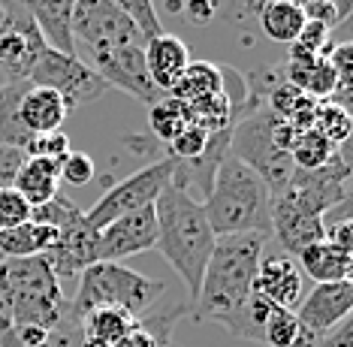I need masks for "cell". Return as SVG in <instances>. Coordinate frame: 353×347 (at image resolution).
Here are the masks:
<instances>
[{"label": "cell", "mask_w": 353, "mask_h": 347, "mask_svg": "<svg viewBox=\"0 0 353 347\" xmlns=\"http://www.w3.org/2000/svg\"><path fill=\"white\" fill-rule=\"evenodd\" d=\"M269 236L242 232V236H218L203 272L196 296V320L221 324L227 333L263 344V326L275 305L254 293V278L260 269Z\"/></svg>", "instance_id": "obj_1"}, {"label": "cell", "mask_w": 353, "mask_h": 347, "mask_svg": "<svg viewBox=\"0 0 353 347\" xmlns=\"http://www.w3.org/2000/svg\"><path fill=\"white\" fill-rule=\"evenodd\" d=\"M154 224H157V251L175 269L181 284L188 287V302L194 305L203 284V272L214 248V230L205 217L203 203L194 190L170 181L163 193L154 199Z\"/></svg>", "instance_id": "obj_2"}, {"label": "cell", "mask_w": 353, "mask_h": 347, "mask_svg": "<svg viewBox=\"0 0 353 347\" xmlns=\"http://www.w3.org/2000/svg\"><path fill=\"white\" fill-rule=\"evenodd\" d=\"M203 208L214 236H242V232L272 236V193L266 181L230 151L218 160Z\"/></svg>", "instance_id": "obj_3"}, {"label": "cell", "mask_w": 353, "mask_h": 347, "mask_svg": "<svg viewBox=\"0 0 353 347\" xmlns=\"http://www.w3.org/2000/svg\"><path fill=\"white\" fill-rule=\"evenodd\" d=\"M163 293L166 284L157 278L133 272L121 263H94L79 275V287L67 302V311L82 320L97 308H121L139 320L142 314L154 311Z\"/></svg>", "instance_id": "obj_4"}, {"label": "cell", "mask_w": 353, "mask_h": 347, "mask_svg": "<svg viewBox=\"0 0 353 347\" xmlns=\"http://www.w3.org/2000/svg\"><path fill=\"white\" fill-rule=\"evenodd\" d=\"M0 284L6 290L15 326L49 329L67 311L61 281L52 275V269L39 254L21 257V260H3L0 263Z\"/></svg>", "instance_id": "obj_5"}, {"label": "cell", "mask_w": 353, "mask_h": 347, "mask_svg": "<svg viewBox=\"0 0 353 347\" xmlns=\"http://www.w3.org/2000/svg\"><path fill=\"white\" fill-rule=\"evenodd\" d=\"M278 124V115L269 112L266 106L254 109L251 115L239 118L236 127H232L230 136V155L239 157L245 166H251L263 181L272 197H278L281 190L287 188L293 175V157L287 151H281L275 139H272V130Z\"/></svg>", "instance_id": "obj_6"}, {"label": "cell", "mask_w": 353, "mask_h": 347, "mask_svg": "<svg viewBox=\"0 0 353 347\" xmlns=\"http://www.w3.org/2000/svg\"><path fill=\"white\" fill-rule=\"evenodd\" d=\"M70 34H73V52L82 63L100 58L112 48L145 43L139 28L112 0H76Z\"/></svg>", "instance_id": "obj_7"}, {"label": "cell", "mask_w": 353, "mask_h": 347, "mask_svg": "<svg viewBox=\"0 0 353 347\" xmlns=\"http://www.w3.org/2000/svg\"><path fill=\"white\" fill-rule=\"evenodd\" d=\"M175 166H179V160L166 155V157L154 160V163L136 169V172L127 175L124 181L112 184V188L103 193L97 203L88 208V212H85V221L91 224L94 230H103L106 224L115 221V217H124V215L139 212V208L154 206V199L160 197V193H163L166 184L172 181Z\"/></svg>", "instance_id": "obj_8"}, {"label": "cell", "mask_w": 353, "mask_h": 347, "mask_svg": "<svg viewBox=\"0 0 353 347\" xmlns=\"http://www.w3.org/2000/svg\"><path fill=\"white\" fill-rule=\"evenodd\" d=\"M0 85L28 82L39 54L46 52V39L21 3L0 0Z\"/></svg>", "instance_id": "obj_9"}, {"label": "cell", "mask_w": 353, "mask_h": 347, "mask_svg": "<svg viewBox=\"0 0 353 347\" xmlns=\"http://www.w3.org/2000/svg\"><path fill=\"white\" fill-rule=\"evenodd\" d=\"M28 82L39 85V88H52L54 94H61L67 112H79V109L91 106V103H97L100 97L109 91L106 82H103L91 67H85L76 54L54 52L49 46L39 54V61H37Z\"/></svg>", "instance_id": "obj_10"}, {"label": "cell", "mask_w": 353, "mask_h": 347, "mask_svg": "<svg viewBox=\"0 0 353 347\" xmlns=\"http://www.w3.org/2000/svg\"><path fill=\"white\" fill-rule=\"evenodd\" d=\"M347 179L350 166L344 160V151L339 148L332 160L317 169H293L287 188L272 199H284L308 215H329L335 206L347 203Z\"/></svg>", "instance_id": "obj_11"}, {"label": "cell", "mask_w": 353, "mask_h": 347, "mask_svg": "<svg viewBox=\"0 0 353 347\" xmlns=\"http://www.w3.org/2000/svg\"><path fill=\"white\" fill-rule=\"evenodd\" d=\"M157 245L154 208H139L133 215L115 217L97 230V263H121L127 257L145 254Z\"/></svg>", "instance_id": "obj_12"}, {"label": "cell", "mask_w": 353, "mask_h": 347, "mask_svg": "<svg viewBox=\"0 0 353 347\" xmlns=\"http://www.w3.org/2000/svg\"><path fill=\"white\" fill-rule=\"evenodd\" d=\"M39 257L58 281L79 278L88 266L97 263V230L85 221V212L76 221H70L67 227H61L54 241Z\"/></svg>", "instance_id": "obj_13"}, {"label": "cell", "mask_w": 353, "mask_h": 347, "mask_svg": "<svg viewBox=\"0 0 353 347\" xmlns=\"http://www.w3.org/2000/svg\"><path fill=\"white\" fill-rule=\"evenodd\" d=\"M353 311V284L350 281H335V284H317L305 296V302L296 305V320L299 329L311 335H326L335 324L350 317Z\"/></svg>", "instance_id": "obj_14"}, {"label": "cell", "mask_w": 353, "mask_h": 347, "mask_svg": "<svg viewBox=\"0 0 353 347\" xmlns=\"http://www.w3.org/2000/svg\"><path fill=\"white\" fill-rule=\"evenodd\" d=\"M254 293H260L263 299L275 308L296 311V305L302 302V269L293 257L281 254H263L260 269L254 278Z\"/></svg>", "instance_id": "obj_15"}, {"label": "cell", "mask_w": 353, "mask_h": 347, "mask_svg": "<svg viewBox=\"0 0 353 347\" xmlns=\"http://www.w3.org/2000/svg\"><path fill=\"white\" fill-rule=\"evenodd\" d=\"M272 236L278 239L281 251L287 257H299L305 248L326 239V217L308 215L302 208L284 203V199H272Z\"/></svg>", "instance_id": "obj_16"}, {"label": "cell", "mask_w": 353, "mask_h": 347, "mask_svg": "<svg viewBox=\"0 0 353 347\" xmlns=\"http://www.w3.org/2000/svg\"><path fill=\"white\" fill-rule=\"evenodd\" d=\"M188 63H190V52L184 46V39L179 37L160 34L145 43V67L157 91L170 94L175 82L181 79V72L188 70Z\"/></svg>", "instance_id": "obj_17"}, {"label": "cell", "mask_w": 353, "mask_h": 347, "mask_svg": "<svg viewBox=\"0 0 353 347\" xmlns=\"http://www.w3.org/2000/svg\"><path fill=\"white\" fill-rule=\"evenodd\" d=\"M67 106H63L61 94H54L52 88H39V85H30L25 97L19 103V118L25 124V130L30 136H39V133H54L63 127L67 121Z\"/></svg>", "instance_id": "obj_18"}, {"label": "cell", "mask_w": 353, "mask_h": 347, "mask_svg": "<svg viewBox=\"0 0 353 347\" xmlns=\"http://www.w3.org/2000/svg\"><path fill=\"white\" fill-rule=\"evenodd\" d=\"M299 269L317 284H335V281H350L353 272V254L332 241H317L299 254Z\"/></svg>", "instance_id": "obj_19"}, {"label": "cell", "mask_w": 353, "mask_h": 347, "mask_svg": "<svg viewBox=\"0 0 353 347\" xmlns=\"http://www.w3.org/2000/svg\"><path fill=\"white\" fill-rule=\"evenodd\" d=\"M305 12L296 0H266L256 12V24H260L263 37L281 46H293L296 37L305 28Z\"/></svg>", "instance_id": "obj_20"}, {"label": "cell", "mask_w": 353, "mask_h": 347, "mask_svg": "<svg viewBox=\"0 0 353 347\" xmlns=\"http://www.w3.org/2000/svg\"><path fill=\"white\" fill-rule=\"evenodd\" d=\"M188 308H190V302L172 305L170 311H148V314H142V317L133 324L130 333H127L121 341H115L112 347H170L175 320H179Z\"/></svg>", "instance_id": "obj_21"}, {"label": "cell", "mask_w": 353, "mask_h": 347, "mask_svg": "<svg viewBox=\"0 0 353 347\" xmlns=\"http://www.w3.org/2000/svg\"><path fill=\"white\" fill-rule=\"evenodd\" d=\"M58 172H61V163L54 160H43V157H28L21 163L19 175H15V184L12 188L28 199V206H43L58 193Z\"/></svg>", "instance_id": "obj_22"}, {"label": "cell", "mask_w": 353, "mask_h": 347, "mask_svg": "<svg viewBox=\"0 0 353 347\" xmlns=\"http://www.w3.org/2000/svg\"><path fill=\"white\" fill-rule=\"evenodd\" d=\"M58 230L43 227V224H19L12 230H0V254L3 260H21V257H37L54 241Z\"/></svg>", "instance_id": "obj_23"}, {"label": "cell", "mask_w": 353, "mask_h": 347, "mask_svg": "<svg viewBox=\"0 0 353 347\" xmlns=\"http://www.w3.org/2000/svg\"><path fill=\"white\" fill-rule=\"evenodd\" d=\"M223 91V70L218 63L208 61H190L188 70L181 72V79L175 82L170 97H175L179 103H194L199 97H212Z\"/></svg>", "instance_id": "obj_24"}, {"label": "cell", "mask_w": 353, "mask_h": 347, "mask_svg": "<svg viewBox=\"0 0 353 347\" xmlns=\"http://www.w3.org/2000/svg\"><path fill=\"white\" fill-rule=\"evenodd\" d=\"M28 88H30V82L0 85V145H15V148L28 151V142L34 139L19 118V103Z\"/></svg>", "instance_id": "obj_25"}, {"label": "cell", "mask_w": 353, "mask_h": 347, "mask_svg": "<svg viewBox=\"0 0 353 347\" xmlns=\"http://www.w3.org/2000/svg\"><path fill=\"white\" fill-rule=\"evenodd\" d=\"M133 324H136V317L121 311V308H97V311H91L82 317V333L88 338H97V341L112 347L130 333Z\"/></svg>", "instance_id": "obj_26"}, {"label": "cell", "mask_w": 353, "mask_h": 347, "mask_svg": "<svg viewBox=\"0 0 353 347\" xmlns=\"http://www.w3.org/2000/svg\"><path fill=\"white\" fill-rule=\"evenodd\" d=\"M148 127H151V133H154V139L172 142L175 136L188 127V106L166 94L160 103L148 106Z\"/></svg>", "instance_id": "obj_27"}, {"label": "cell", "mask_w": 353, "mask_h": 347, "mask_svg": "<svg viewBox=\"0 0 353 347\" xmlns=\"http://www.w3.org/2000/svg\"><path fill=\"white\" fill-rule=\"evenodd\" d=\"M339 151V145H332L326 136H320L317 130H308V133H299L290 148V157H293V166L296 169H317L332 160V155Z\"/></svg>", "instance_id": "obj_28"}, {"label": "cell", "mask_w": 353, "mask_h": 347, "mask_svg": "<svg viewBox=\"0 0 353 347\" xmlns=\"http://www.w3.org/2000/svg\"><path fill=\"white\" fill-rule=\"evenodd\" d=\"M314 130L320 136H326L332 145H341L347 142V136L353 130L350 124V112H344L341 106L335 103H326V100H317V112H314Z\"/></svg>", "instance_id": "obj_29"}, {"label": "cell", "mask_w": 353, "mask_h": 347, "mask_svg": "<svg viewBox=\"0 0 353 347\" xmlns=\"http://www.w3.org/2000/svg\"><path fill=\"white\" fill-rule=\"evenodd\" d=\"M79 215H82V208H79L70 197H63L61 190L54 193L49 203L30 208V221H34V224H43V227H52V230L67 227V224H70V221H76Z\"/></svg>", "instance_id": "obj_30"}, {"label": "cell", "mask_w": 353, "mask_h": 347, "mask_svg": "<svg viewBox=\"0 0 353 347\" xmlns=\"http://www.w3.org/2000/svg\"><path fill=\"white\" fill-rule=\"evenodd\" d=\"M296 338H299V320H296V314L287 308H272V314L266 317V326H263V344L293 347Z\"/></svg>", "instance_id": "obj_31"}, {"label": "cell", "mask_w": 353, "mask_h": 347, "mask_svg": "<svg viewBox=\"0 0 353 347\" xmlns=\"http://www.w3.org/2000/svg\"><path fill=\"white\" fill-rule=\"evenodd\" d=\"M112 3L139 28V34L145 37V43L160 37V34H166V30L160 28V15L154 10V0H112Z\"/></svg>", "instance_id": "obj_32"}, {"label": "cell", "mask_w": 353, "mask_h": 347, "mask_svg": "<svg viewBox=\"0 0 353 347\" xmlns=\"http://www.w3.org/2000/svg\"><path fill=\"white\" fill-rule=\"evenodd\" d=\"M205 145H208V133L194 124H188L170 142V157H175L179 163H196V160L205 155Z\"/></svg>", "instance_id": "obj_33"}, {"label": "cell", "mask_w": 353, "mask_h": 347, "mask_svg": "<svg viewBox=\"0 0 353 347\" xmlns=\"http://www.w3.org/2000/svg\"><path fill=\"white\" fill-rule=\"evenodd\" d=\"M94 175H97V166H94V157H88L85 151H70L61 160L58 181L70 184V188H85V184L94 181Z\"/></svg>", "instance_id": "obj_34"}, {"label": "cell", "mask_w": 353, "mask_h": 347, "mask_svg": "<svg viewBox=\"0 0 353 347\" xmlns=\"http://www.w3.org/2000/svg\"><path fill=\"white\" fill-rule=\"evenodd\" d=\"M85 333H82V320H76L70 311H63V317L54 326H49L43 344L39 347H82Z\"/></svg>", "instance_id": "obj_35"}, {"label": "cell", "mask_w": 353, "mask_h": 347, "mask_svg": "<svg viewBox=\"0 0 353 347\" xmlns=\"http://www.w3.org/2000/svg\"><path fill=\"white\" fill-rule=\"evenodd\" d=\"M70 151H73L70 148V136L61 133V130L39 133L28 142V157H43V160H54V163H61Z\"/></svg>", "instance_id": "obj_36"}, {"label": "cell", "mask_w": 353, "mask_h": 347, "mask_svg": "<svg viewBox=\"0 0 353 347\" xmlns=\"http://www.w3.org/2000/svg\"><path fill=\"white\" fill-rule=\"evenodd\" d=\"M30 221V206L15 188L0 190V230H12Z\"/></svg>", "instance_id": "obj_37"}, {"label": "cell", "mask_w": 353, "mask_h": 347, "mask_svg": "<svg viewBox=\"0 0 353 347\" xmlns=\"http://www.w3.org/2000/svg\"><path fill=\"white\" fill-rule=\"evenodd\" d=\"M296 48H302V52H311V54H329V48H332V43H329V28L320 21H305L302 34L296 37Z\"/></svg>", "instance_id": "obj_38"}, {"label": "cell", "mask_w": 353, "mask_h": 347, "mask_svg": "<svg viewBox=\"0 0 353 347\" xmlns=\"http://www.w3.org/2000/svg\"><path fill=\"white\" fill-rule=\"evenodd\" d=\"M25 160H28L25 148H15V145H0V190L12 188L15 175H19V169H21Z\"/></svg>", "instance_id": "obj_39"}, {"label": "cell", "mask_w": 353, "mask_h": 347, "mask_svg": "<svg viewBox=\"0 0 353 347\" xmlns=\"http://www.w3.org/2000/svg\"><path fill=\"white\" fill-rule=\"evenodd\" d=\"M263 3H266V0H230L223 19H227L230 24H239V28H248L251 21H256V12H260ZM296 3L302 6L305 0H296Z\"/></svg>", "instance_id": "obj_40"}, {"label": "cell", "mask_w": 353, "mask_h": 347, "mask_svg": "<svg viewBox=\"0 0 353 347\" xmlns=\"http://www.w3.org/2000/svg\"><path fill=\"white\" fill-rule=\"evenodd\" d=\"M314 347H353V317H344L341 324H335L326 335L317 338Z\"/></svg>", "instance_id": "obj_41"}, {"label": "cell", "mask_w": 353, "mask_h": 347, "mask_svg": "<svg viewBox=\"0 0 353 347\" xmlns=\"http://www.w3.org/2000/svg\"><path fill=\"white\" fill-rule=\"evenodd\" d=\"M0 347H19V341H15L12 308H10V299H6L3 284H0Z\"/></svg>", "instance_id": "obj_42"}, {"label": "cell", "mask_w": 353, "mask_h": 347, "mask_svg": "<svg viewBox=\"0 0 353 347\" xmlns=\"http://www.w3.org/2000/svg\"><path fill=\"white\" fill-rule=\"evenodd\" d=\"M181 15L194 24H208L218 15V3H214V0H184Z\"/></svg>", "instance_id": "obj_43"}, {"label": "cell", "mask_w": 353, "mask_h": 347, "mask_svg": "<svg viewBox=\"0 0 353 347\" xmlns=\"http://www.w3.org/2000/svg\"><path fill=\"white\" fill-rule=\"evenodd\" d=\"M0 15H3V10H0Z\"/></svg>", "instance_id": "obj_44"}]
</instances>
